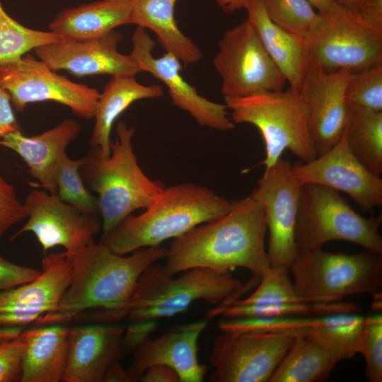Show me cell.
Instances as JSON below:
<instances>
[{
	"mask_svg": "<svg viewBox=\"0 0 382 382\" xmlns=\"http://www.w3.org/2000/svg\"><path fill=\"white\" fill-rule=\"evenodd\" d=\"M64 40L51 31L27 28L11 18L0 1V64L16 61L42 45Z\"/></svg>",
	"mask_w": 382,
	"mask_h": 382,
	"instance_id": "obj_32",
	"label": "cell"
},
{
	"mask_svg": "<svg viewBox=\"0 0 382 382\" xmlns=\"http://www.w3.org/2000/svg\"><path fill=\"white\" fill-rule=\"evenodd\" d=\"M122 38V34L113 30L94 38L42 45L34 52L52 70H65L76 77L135 76L140 71L130 54L117 50Z\"/></svg>",
	"mask_w": 382,
	"mask_h": 382,
	"instance_id": "obj_18",
	"label": "cell"
},
{
	"mask_svg": "<svg viewBox=\"0 0 382 382\" xmlns=\"http://www.w3.org/2000/svg\"><path fill=\"white\" fill-rule=\"evenodd\" d=\"M157 327L155 320L131 323L122 337V346L125 353L131 352L139 342L150 336Z\"/></svg>",
	"mask_w": 382,
	"mask_h": 382,
	"instance_id": "obj_41",
	"label": "cell"
},
{
	"mask_svg": "<svg viewBox=\"0 0 382 382\" xmlns=\"http://www.w3.org/2000/svg\"><path fill=\"white\" fill-rule=\"evenodd\" d=\"M0 88L8 91L17 112H23L29 103L54 101L84 119L94 117L100 93L57 74L30 54L0 64Z\"/></svg>",
	"mask_w": 382,
	"mask_h": 382,
	"instance_id": "obj_11",
	"label": "cell"
},
{
	"mask_svg": "<svg viewBox=\"0 0 382 382\" xmlns=\"http://www.w3.org/2000/svg\"><path fill=\"white\" fill-rule=\"evenodd\" d=\"M103 381H132L127 370L124 369L119 362L114 363L107 370Z\"/></svg>",
	"mask_w": 382,
	"mask_h": 382,
	"instance_id": "obj_45",
	"label": "cell"
},
{
	"mask_svg": "<svg viewBox=\"0 0 382 382\" xmlns=\"http://www.w3.org/2000/svg\"><path fill=\"white\" fill-rule=\"evenodd\" d=\"M213 64L224 97L279 91L286 81L248 19L224 33Z\"/></svg>",
	"mask_w": 382,
	"mask_h": 382,
	"instance_id": "obj_10",
	"label": "cell"
},
{
	"mask_svg": "<svg viewBox=\"0 0 382 382\" xmlns=\"http://www.w3.org/2000/svg\"><path fill=\"white\" fill-rule=\"evenodd\" d=\"M356 353L357 345L342 338L319 333L297 335L268 382L324 381L340 361Z\"/></svg>",
	"mask_w": 382,
	"mask_h": 382,
	"instance_id": "obj_21",
	"label": "cell"
},
{
	"mask_svg": "<svg viewBox=\"0 0 382 382\" xmlns=\"http://www.w3.org/2000/svg\"><path fill=\"white\" fill-rule=\"evenodd\" d=\"M295 335L284 332H222L209 358L211 382H268Z\"/></svg>",
	"mask_w": 382,
	"mask_h": 382,
	"instance_id": "obj_12",
	"label": "cell"
},
{
	"mask_svg": "<svg viewBox=\"0 0 382 382\" xmlns=\"http://www.w3.org/2000/svg\"><path fill=\"white\" fill-rule=\"evenodd\" d=\"M357 352L366 362L368 379L382 381V315L376 313L364 317L357 342Z\"/></svg>",
	"mask_w": 382,
	"mask_h": 382,
	"instance_id": "obj_37",
	"label": "cell"
},
{
	"mask_svg": "<svg viewBox=\"0 0 382 382\" xmlns=\"http://www.w3.org/2000/svg\"><path fill=\"white\" fill-rule=\"evenodd\" d=\"M22 331L18 326L0 328V343L18 337Z\"/></svg>",
	"mask_w": 382,
	"mask_h": 382,
	"instance_id": "obj_48",
	"label": "cell"
},
{
	"mask_svg": "<svg viewBox=\"0 0 382 382\" xmlns=\"http://www.w3.org/2000/svg\"><path fill=\"white\" fill-rule=\"evenodd\" d=\"M134 76H112L100 93L89 144L91 148L98 149L103 156L110 155V133L117 117L134 102L160 98L164 94L161 85H142Z\"/></svg>",
	"mask_w": 382,
	"mask_h": 382,
	"instance_id": "obj_28",
	"label": "cell"
},
{
	"mask_svg": "<svg viewBox=\"0 0 382 382\" xmlns=\"http://www.w3.org/2000/svg\"><path fill=\"white\" fill-rule=\"evenodd\" d=\"M170 275L163 265L155 262L139 277L125 305L111 322L124 318L131 323L171 318L185 312L195 301L211 303L240 299L260 282L254 277L246 284L230 272L195 267L178 277Z\"/></svg>",
	"mask_w": 382,
	"mask_h": 382,
	"instance_id": "obj_4",
	"label": "cell"
},
{
	"mask_svg": "<svg viewBox=\"0 0 382 382\" xmlns=\"http://www.w3.org/2000/svg\"><path fill=\"white\" fill-rule=\"evenodd\" d=\"M215 1L224 12L231 13L241 8L246 9L251 0H215Z\"/></svg>",
	"mask_w": 382,
	"mask_h": 382,
	"instance_id": "obj_47",
	"label": "cell"
},
{
	"mask_svg": "<svg viewBox=\"0 0 382 382\" xmlns=\"http://www.w3.org/2000/svg\"><path fill=\"white\" fill-rule=\"evenodd\" d=\"M207 321L178 325L161 335L146 337L131 352L132 360L127 370L132 381L151 366L162 364L173 369L180 382L203 381L207 366L198 359V340Z\"/></svg>",
	"mask_w": 382,
	"mask_h": 382,
	"instance_id": "obj_19",
	"label": "cell"
},
{
	"mask_svg": "<svg viewBox=\"0 0 382 382\" xmlns=\"http://www.w3.org/2000/svg\"><path fill=\"white\" fill-rule=\"evenodd\" d=\"M116 132L110 155L103 156L91 148L79 168L85 184L98 195L103 235L134 211L146 208L165 187L148 178L139 166L132 143L134 129L119 122Z\"/></svg>",
	"mask_w": 382,
	"mask_h": 382,
	"instance_id": "obj_5",
	"label": "cell"
},
{
	"mask_svg": "<svg viewBox=\"0 0 382 382\" xmlns=\"http://www.w3.org/2000/svg\"><path fill=\"white\" fill-rule=\"evenodd\" d=\"M125 329L113 325H88L69 329L64 382H101L114 363L125 353Z\"/></svg>",
	"mask_w": 382,
	"mask_h": 382,
	"instance_id": "obj_20",
	"label": "cell"
},
{
	"mask_svg": "<svg viewBox=\"0 0 382 382\" xmlns=\"http://www.w3.org/2000/svg\"><path fill=\"white\" fill-rule=\"evenodd\" d=\"M267 230L263 204L255 189L231 201L223 216L175 238L163 265L172 276L195 267L219 272L244 267L260 278L270 267L265 245Z\"/></svg>",
	"mask_w": 382,
	"mask_h": 382,
	"instance_id": "obj_1",
	"label": "cell"
},
{
	"mask_svg": "<svg viewBox=\"0 0 382 382\" xmlns=\"http://www.w3.org/2000/svg\"><path fill=\"white\" fill-rule=\"evenodd\" d=\"M82 158L71 159L65 154L59 163L57 173V195L62 201L79 211L91 214H100L97 197L86 188L80 174Z\"/></svg>",
	"mask_w": 382,
	"mask_h": 382,
	"instance_id": "obj_34",
	"label": "cell"
},
{
	"mask_svg": "<svg viewBox=\"0 0 382 382\" xmlns=\"http://www.w3.org/2000/svg\"><path fill=\"white\" fill-rule=\"evenodd\" d=\"M297 294L309 303L342 301L351 295L377 294L382 286V253L320 248L297 251L289 267Z\"/></svg>",
	"mask_w": 382,
	"mask_h": 382,
	"instance_id": "obj_7",
	"label": "cell"
},
{
	"mask_svg": "<svg viewBox=\"0 0 382 382\" xmlns=\"http://www.w3.org/2000/svg\"><path fill=\"white\" fill-rule=\"evenodd\" d=\"M360 308L349 302L289 303L247 306L224 301L207 311L204 320L220 316L226 320L249 318L313 316L340 313H356Z\"/></svg>",
	"mask_w": 382,
	"mask_h": 382,
	"instance_id": "obj_30",
	"label": "cell"
},
{
	"mask_svg": "<svg viewBox=\"0 0 382 382\" xmlns=\"http://www.w3.org/2000/svg\"><path fill=\"white\" fill-rule=\"evenodd\" d=\"M361 12L370 19L382 23V0H368Z\"/></svg>",
	"mask_w": 382,
	"mask_h": 382,
	"instance_id": "obj_46",
	"label": "cell"
},
{
	"mask_svg": "<svg viewBox=\"0 0 382 382\" xmlns=\"http://www.w3.org/2000/svg\"><path fill=\"white\" fill-rule=\"evenodd\" d=\"M69 329L52 325L22 331L24 349L21 382L62 381L67 359Z\"/></svg>",
	"mask_w": 382,
	"mask_h": 382,
	"instance_id": "obj_26",
	"label": "cell"
},
{
	"mask_svg": "<svg viewBox=\"0 0 382 382\" xmlns=\"http://www.w3.org/2000/svg\"><path fill=\"white\" fill-rule=\"evenodd\" d=\"M23 205L28 220L11 239L32 232L44 253L59 245L73 253L94 243L100 224L95 215L83 213L60 199L56 194L32 190Z\"/></svg>",
	"mask_w": 382,
	"mask_h": 382,
	"instance_id": "obj_14",
	"label": "cell"
},
{
	"mask_svg": "<svg viewBox=\"0 0 382 382\" xmlns=\"http://www.w3.org/2000/svg\"><path fill=\"white\" fill-rule=\"evenodd\" d=\"M137 381L180 382V378L173 369L166 365L156 364L149 366Z\"/></svg>",
	"mask_w": 382,
	"mask_h": 382,
	"instance_id": "obj_44",
	"label": "cell"
},
{
	"mask_svg": "<svg viewBox=\"0 0 382 382\" xmlns=\"http://www.w3.org/2000/svg\"><path fill=\"white\" fill-rule=\"evenodd\" d=\"M318 13L325 12L332 8L336 0H308Z\"/></svg>",
	"mask_w": 382,
	"mask_h": 382,
	"instance_id": "obj_49",
	"label": "cell"
},
{
	"mask_svg": "<svg viewBox=\"0 0 382 382\" xmlns=\"http://www.w3.org/2000/svg\"><path fill=\"white\" fill-rule=\"evenodd\" d=\"M381 222V213L368 218L360 215L340 192L320 184L303 183L295 228L297 251L320 248L330 241L342 240L382 253Z\"/></svg>",
	"mask_w": 382,
	"mask_h": 382,
	"instance_id": "obj_8",
	"label": "cell"
},
{
	"mask_svg": "<svg viewBox=\"0 0 382 382\" xmlns=\"http://www.w3.org/2000/svg\"><path fill=\"white\" fill-rule=\"evenodd\" d=\"M27 218L14 187L0 175V237L12 226Z\"/></svg>",
	"mask_w": 382,
	"mask_h": 382,
	"instance_id": "obj_38",
	"label": "cell"
},
{
	"mask_svg": "<svg viewBox=\"0 0 382 382\" xmlns=\"http://www.w3.org/2000/svg\"><path fill=\"white\" fill-rule=\"evenodd\" d=\"M81 132V125L66 118L55 127L30 137L21 131L10 133L0 139V145L18 154L28 167L30 175L38 185L57 194V173L66 150Z\"/></svg>",
	"mask_w": 382,
	"mask_h": 382,
	"instance_id": "obj_22",
	"label": "cell"
},
{
	"mask_svg": "<svg viewBox=\"0 0 382 382\" xmlns=\"http://www.w3.org/2000/svg\"><path fill=\"white\" fill-rule=\"evenodd\" d=\"M301 185L293 175L292 165L282 157L265 168L259 180L255 190L265 209L270 266L289 268L296 257L295 228Z\"/></svg>",
	"mask_w": 382,
	"mask_h": 382,
	"instance_id": "obj_13",
	"label": "cell"
},
{
	"mask_svg": "<svg viewBox=\"0 0 382 382\" xmlns=\"http://www.w3.org/2000/svg\"><path fill=\"white\" fill-rule=\"evenodd\" d=\"M231 202L214 191L192 183L164 187L139 215L130 214L100 243L123 255L160 245L192 228L216 219L229 209Z\"/></svg>",
	"mask_w": 382,
	"mask_h": 382,
	"instance_id": "obj_3",
	"label": "cell"
},
{
	"mask_svg": "<svg viewBox=\"0 0 382 382\" xmlns=\"http://www.w3.org/2000/svg\"><path fill=\"white\" fill-rule=\"evenodd\" d=\"M368 0H336L339 4L357 11H362Z\"/></svg>",
	"mask_w": 382,
	"mask_h": 382,
	"instance_id": "obj_50",
	"label": "cell"
},
{
	"mask_svg": "<svg viewBox=\"0 0 382 382\" xmlns=\"http://www.w3.org/2000/svg\"><path fill=\"white\" fill-rule=\"evenodd\" d=\"M319 14L307 38L311 65L357 73L382 64V23L338 2Z\"/></svg>",
	"mask_w": 382,
	"mask_h": 382,
	"instance_id": "obj_9",
	"label": "cell"
},
{
	"mask_svg": "<svg viewBox=\"0 0 382 382\" xmlns=\"http://www.w3.org/2000/svg\"><path fill=\"white\" fill-rule=\"evenodd\" d=\"M353 72L327 71L311 65L299 91L308 113L311 137L320 156L341 139L346 126V91Z\"/></svg>",
	"mask_w": 382,
	"mask_h": 382,
	"instance_id": "obj_16",
	"label": "cell"
},
{
	"mask_svg": "<svg viewBox=\"0 0 382 382\" xmlns=\"http://www.w3.org/2000/svg\"><path fill=\"white\" fill-rule=\"evenodd\" d=\"M352 153L371 172L382 174V112L348 105L345 129Z\"/></svg>",
	"mask_w": 382,
	"mask_h": 382,
	"instance_id": "obj_31",
	"label": "cell"
},
{
	"mask_svg": "<svg viewBox=\"0 0 382 382\" xmlns=\"http://www.w3.org/2000/svg\"><path fill=\"white\" fill-rule=\"evenodd\" d=\"M11 103L8 91L0 88V139L10 133L21 131Z\"/></svg>",
	"mask_w": 382,
	"mask_h": 382,
	"instance_id": "obj_42",
	"label": "cell"
},
{
	"mask_svg": "<svg viewBox=\"0 0 382 382\" xmlns=\"http://www.w3.org/2000/svg\"><path fill=\"white\" fill-rule=\"evenodd\" d=\"M178 1L128 0L132 24L153 31L166 52L174 54L183 64L188 65L200 60L202 52L178 25L175 18Z\"/></svg>",
	"mask_w": 382,
	"mask_h": 382,
	"instance_id": "obj_29",
	"label": "cell"
},
{
	"mask_svg": "<svg viewBox=\"0 0 382 382\" xmlns=\"http://www.w3.org/2000/svg\"><path fill=\"white\" fill-rule=\"evenodd\" d=\"M247 19L257 33L266 52L289 82L299 91L310 66L307 40L275 24L261 0H251L245 9Z\"/></svg>",
	"mask_w": 382,
	"mask_h": 382,
	"instance_id": "obj_24",
	"label": "cell"
},
{
	"mask_svg": "<svg viewBox=\"0 0 382 382\" xmlns=\"http://www.w3.org/2000/svg\"><path fill=\"white\" fill-rule=\"evenodd\" d=\"M236 124L255 126L263 139L265 168L274 164L288 149L303 163L317 156L308 124L306 105L299 91H267L243 97H225Z\"/></svg>",
	"mask_w": 382,
	"mask_h": 382,
	"instance_id": "obj_6",
	"label": "cell"
},
{
	"mask_svg": "<svg viewBox=\"0 0 382 382\" xmlns=\"http://www.w3.org/2000/svg\"><path fill=\"white\" fill-rule=\"evenodd\" d=\"M346 98L349 106L382 112V64L354 73Z\"/></svg>",
	"mask_w": 382,
	"mask_h": 382,
	"instance_id": "obj_36",
	"label": "cell"
},
{
	"mask_svg": "<svg viewBox=\"0 0 382 382\" xmlns=\"http://www.w3.org/2000/svg\"><path fill=\"white\" fill-rule=\"evenodd\" d=\"M40 274L38 270L12 263L0 256V291L30 282Z\"/></svg>",
	"mask_w": 382,
	"mask_h": 382,
	"instance_id": "obj_40",
	"label": "cell"
},
{
	"mask_svg": "<svg viewBox=\"0 0 382 382\" xmlns=\"http://www.w3.org/2000/svg\"><path fill=\"white\" fill-rule=\"evenodd\" d=\"M289 273V267L270 266L260 277L259 285L253 294L243 299L228 301L247 306L309 303L297 294Z\"/></svg>",
	"mask_w": 382,
	"mask_h": 382,
	"instance_id": "obj_35",
	"label": "cell"
},
{
	"mask_svg": "<svg viewBox=\"0 0 382 382\" xmlns=\"http://www.w3.org/2000/svg\"><path fill=\"white\" fill-rule=\"evenodd\" d=\"M23 349L20 335L0 343V382L20 381Z\"/></svg>",
	"mask_w": 382,
	"mask_h": 382,
	"instance_id": "obj_39",
	"label": "cell"
},
{
	"mask_svg": "<svg viewBox=\"0 0 382 382\" xmlns=\"http://www.w3.org/2000/svg\"><path fill=\"white\" fill-rule=\"evenodd\" d=\"M132 50L129 54L140 72L145 71L162 81L167 87L171 101L187 112L202 126L219 131L235 127L225 104H220L200 96L197 89L187 82L181 74L182 62L173 54L166 52L154 57L155 42L140 26H137L132 37Z\"/></svg>",
	"mask_w": 382,
	"mask_h": 382,
	"instance_id": "obj_15",
	"label": "cell"
},
{
	"mask_svg": "<svg viewBox=\"0 0 382 382\" xmlns=\"http://www.w3.org/2000/svg\"><path fill=\"white\" fill-rule=\"evenodd\" d=\"M46 314L33 312L2 311L0 312V326H18L33 323L44 324Z\"/></svg>",
	"mask_w": 382,
	"mask_h": 382,
	"instance_id": "obj_43",
	"label": "cell"
},
{
	"mask_svg": "<svg viewBox=\"0 0 382 382\" xmlns=\"http://www.w3.org/2000/svg\"><path fill=\"white\" fill-rule=\"evenodd\" d=\"M167 253V248L156 245L124 256L101 243H93L73 253L65 252L71 263V277L56 311L59 321H69L95 309L94 318L111 322L127 302L142 272L165 258Z\"/></svg>",
	"mask_w": 382,
	"mask_h": 382,
	"instance_id": "obj_2",
	"label": "cell"
},
{
	"mask_svg": "<svg viewBox=\"0 0 382 382\" xmlns=\"http://www.w3.org/2000/svg\"><path fill=\"white\" fill-rule=\"evenodd\" d=\"M41 274L16 287L0 291V312H54L71 282V266L65 252L45 255Z\"/></svg>",
	"mask_w": 382,
	"mask_h": 382,
	"instance_id": "obj_23",
	"label": "cell"
},
{
	"mask_svg": "<svg viewBox=\"0 0 382 382\" xmlns=\"http://www.w3.org/2000/svg\"><path fill=\"white\" fill-rule=\"evenodd\" d=\"M125 24H132L128 0H98L64 9L48 28L64 40H81L105 35Z\"/></svg>",
	"mask_w": 382,
	"mask_h": 382,
	"instance_id": "obj_27",
	"label": "cell"
},
{
	"mask_svg": "<svg viewBox=\"0 0 382 382\" xmlns=\"http://www.w3.org/2000/svg\"><path fill=\"white\" fill-rule=\"evenodd\" d=\"M261 1L275 24L306 40L319 22V13L308 0Z\"/></svg>",
	"mask_w": 382,
	"mask_h": 382,
	"instance_id": "obj_33",
	"label": "cell"
},
{
	"mask_svg": "<svg viewBox=\"0 0 382 382\" xmlns=\"http://www.w3.org/2000/svg\"><path fill=\"white\" fill-rule=\"evenodd\" d=\"M364 317L356 313L313 316L230 319L219 323L223 332H284L294 335L325 334L357 345Z\"/></svg>",
	"mask_w": 382,
	"mask_h": 382,
	"instance_id": "obj_25",
	"label": "cell"
},
{
	"mask_svg": "<svg viewBox=\"0 0 382 382\" xmlns=\"http://www.w3.org/2000/svg\"><path fill=\"white\" fill-rule=\"evenodd\" d=\"M292 173L301 184H320L347 194L365 211L382 205V179L354 156L345 132L325 153L292 165Z\"/></svg>",
	"mask_w": 382,
	"mask_h": 382,
	"instance_id": "obj_17",
	"label": "cell"
}]
</instances>
